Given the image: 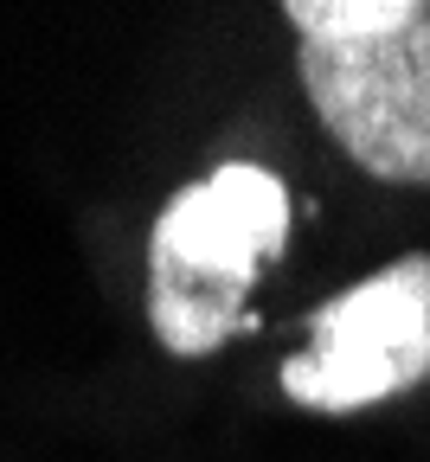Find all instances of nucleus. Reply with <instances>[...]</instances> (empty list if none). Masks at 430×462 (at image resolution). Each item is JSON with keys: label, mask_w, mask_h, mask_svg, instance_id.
Segmentation results:
<instances>
[{"label": "nucleus", "mask_w": 430, "mask_h": 462, "mask_svg": "<svg viewBox=\"0 0 430 462\" xmlns=\"http://www.w3.org/2000/svg\"><path fill=\"white\" fill-rule=\"evenodd\" d=\"M289 245V187L257 161L187 180L148 231V321L173 360H206L231 334H264L257 276Z\"/></svg>", "instance_id": "obj_1"}, {"label": "nucleus", "mask_w": 430, "mask_h": 462, "mask_svg": "<svg viewBox=\"0 0 430 462\" xmlns=\"http://www.w3.org/2000/svg\"><path fill=\"white\" fill-rule=\"evenodd\" d=\"M309 346L283 360V392L302 411L347 418L430 379V251L386 263L309 309Z\"/></svg>", "instance_id": "obj_2"}, {"label": "nucleus", "mask_w": 430, "mask_h": 462, "mask_svg": "<svg viewBox=\"0 0 430 462\" xmlns=\"http://www.w3.org/2000/svg\"><path fill=\"white\" fill-rule=\"evenodd\" d=\"M295 71L360 173L430 187V7L373 39H302Z\"/></svg>", "instance_id": "obj_3"}, {"label": "nucleus", "mask_w": 430, "mask_h": 462, "mask_svg": "<svg viewBox=\"0 0 430 462\" xmlns=\"http://www.w3.org/2000/svg\"><path fill=\"white\" fill-rule=\"evenodd\" d=\"M430 0H289L283 20L302 39H373L405 20H417Z\"/></svg>", "instance_id": "obj_4"}]
</instances>
